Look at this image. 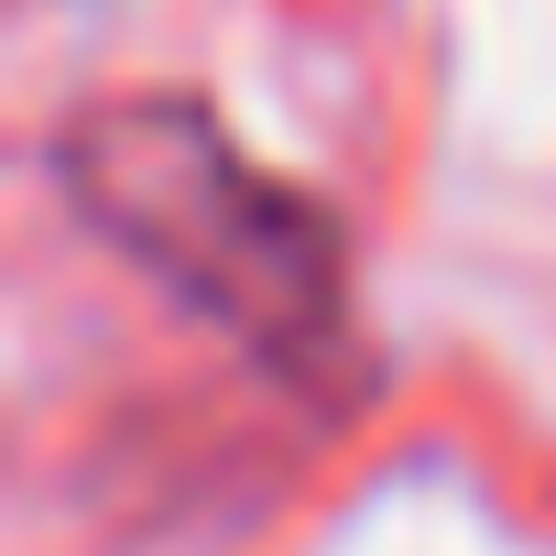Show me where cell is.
<instances>
[{"mask_svg": "<svg viewBox=\"0 0 556 556\" xmlns=\"http://www.w3.org/2000/svg\"><path fill=\"white\" fill-rule=\"evenodd\" d=\"M55 186L121 262H142L218 339H240L273 382H295L317 404L361 382L339 218L273 164H251L218 110L164 99V88L99 99L55 131Z\"/></svg>", "mask_w": 556, "mask_h": 556, "instance_id": "cell-1", "label": "cell"}]
</instances>
